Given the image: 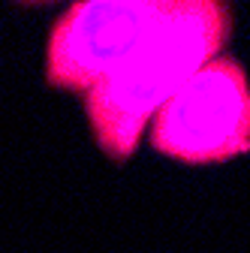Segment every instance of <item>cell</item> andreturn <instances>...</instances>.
<instances>
[{"mask_svg":"<svg viewBox=\"0 0 250 253\" xmlns=\"http://www.w3.org/2000/svg\"><path fill=\"white\" fill-rule=\"evenodd\" d=\"M229 30L232 12L217 0H172L136 48L84 93V112L103 154L112 160L133 157L166 100L208 60L220 57Z\"/></svg>","mask_w":250,"mask_h":253,"instance_id":"obj_1","label":"cell"},{"mask_svg":"<svg viewBox=\"0 0 250 253\" xmlns=\"http://www.w3.org/2000/svg\"><path fill=\"white\" fill-rule=\"evenodd\" d=\"M172 0H84L57 15L45 45V79L60 90H90L157 24Z\"/></svg>","mask_w":250,"mask_h":253,"instance_id":"obj_3","label":"cell"},{"mask_svg":"<svg viewBox=\"0 0 250 253\" xmlns=\"http://www.w3.org/2000/svg\"><path fill=\"white\" fill-rule=\"evenodd\" d=\"M151 148L187 166L250 151V84L235 57H214L151 121Z\"/></svg>","mask_w":250,"mask_h":253,"instance_id":"obj_2","label":"cell"}]
</instances>
